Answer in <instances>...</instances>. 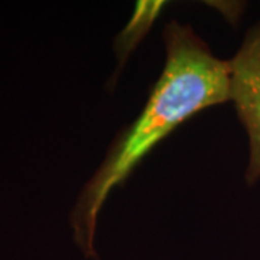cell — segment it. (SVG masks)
Wrapping results in <instances>:
<instances>
[{"mask_svg": "<svg viewBox=\"0 0 260 260\" xmlns=\"http://www.w3.org/2000/svg\"><path fill=\"white\" fill-rule=\"evenodd\" d=\"M167 61L139 117L112 143L85 184L71 215L74 239L85 259L94 249L97 217L113 188L126 181L160 140L195 113L230 100V65L218 59L188 25L171 20L164 29Z\"/></svg>", "mask_w": 260, "mask_h": 260, "instance_id": "obj_1", "label": "cell"}, {"mask_svg": "<svg viewBox=\"0 0 260 260\" xmlns=\"http://www.w3.org/2000/svg\"><path fill=\"white\" fill-rule=\"evenodd\" d=\"M230 100L249 136L246 182L260 179V22L246 34L242 47L229 61Z\"/></svg>", "mask_w": 260, "mask_h": 260, "instance_id": "obj_2", "label": "cell"}]
</instances>
